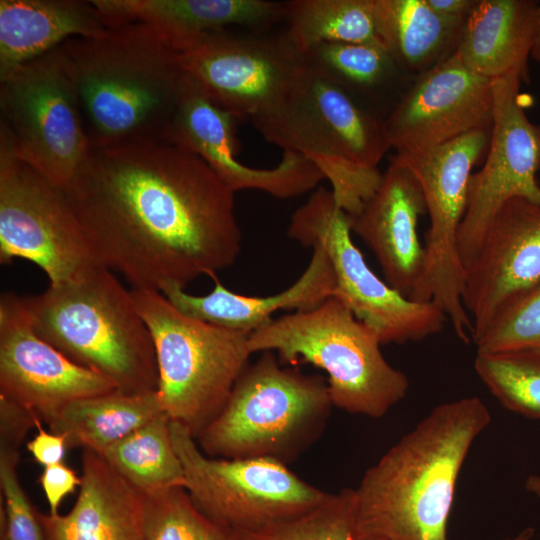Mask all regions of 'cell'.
Returning <instances> with one entry per match:
<instances>
[{
  "label": "cell",
  "mask_w": 540,
  "mask_h": 540,
  "mask_svg": "<svg viewBox=\"0 0 540 540\" xmlns=\"http://www.w3.org/2000/svg\"><path fill=\"white\" fill-rule=\"evenodd\" d=\"M64 193L98 262L132 289H185L241 250L234 192L165 141L92 147Z\"/></svg>",
  "instance_id": "6da1fadb"
},
{
  "label": "cell",
  "mask_w": 540,
  "mask_h": 540,
  "mask_svg": "<svg viewBox=\"0 0 540 540\" xmlns=\"http://www.w3.org/2000/svg\"><path fill=\"white\" fill-rule=\"evenodd\" d=\"M490 421L476 396L434 407L353 489L358 540H448L459 473Z\"/></svg>",
  "instance_id": "7a4b0ae2"
},
{
  "label": "cell",
  "mask_w": 540,
  "mask_h": 540,
  "mask_svg": "<svg viewBox=\"0 0 540 540\" xmlns=\"http://www.w3.org/2000/svg\"><path fill=\"white\" fill-rule=\"evenodd\" d=\"M60 46L92 147L165 140L186 75L162 33L132 22Z\"/></svg>",
  "instance_id": "3957f363"
},
{
  "label": "cell",
  "mask_w": 540,
  "mask_h": 540,
  "mask_svg": "<svg viewBox=\"0 0 540 540\" xmlns=\"http://www.w3.org/2000/svg\"><path fill=\"white\" fill-rule=\"evenodd\" d=\"M36 333L73 362L128 393L158 389L150 331L132 297L98 265L79 277L22 297Z\"/></svg>",
  "instance_id": "277c9868"
},
{
  "label": "cell",
  "mask_w": 540,
  "mask_h": 540,
  "mask_svg": "<svg viewBox=\"0 0 540 540\" xmlns=\"http://www.w3.org/2000/svg\"><path fill=\"white\" fill-rule=\"evenodd\" d=\"M250 120L266 142L311 161L348 215L378 188L390 149L383 119L307 64L288 96Z\"/></svg>",
  "instance_id": "5b68a950"
},
{
  "label": "cell",
  "mask_w": 540,
  "mask_h": 540,
  "mask_svg": "<svg viewBox=\"0 0 540 540\" xmlns=\"http://www.w3.org/2000/svg\"><path fill=\"white\" fill-rule=\"evenodd\" d=\"M333 407L327 380L264 351L238 377L220 413L195 438L214 458L288 464L323 433Z\"/></svg>",
  "instance_id": "8992f818"
},
{
  "label": "cell",
  "mask_w": 540,
  "mask_h": 540,
  "mask_svg": "<svg viewBox=\"0 0 540 540\" xmlns=\"http://www.w3.org/2000/svg\"><path fill=\"white\" fill-rule=\"evenodd\" d=\"M251 353L272 351L280 362L312 364L327 375L333 406L372 418L384 416L409 390V379L390 365L376 332L338 298L314 309L273 318L250 333Z\"/></svg>",
  "instance_id": "52a82bcc"
},
{
  "label": "cell",
  "mask_w": 540,
  "mask_h": 540,
  "mask_svg": "<svg viewBox=\"0 0 540 540\" xmlns=\"http://www.w3.org/2000/svg\"><path fill=\"white\" fill-rule=\"evenodd\" d=\"M155 348L164 413L196 438L249 364V334L187 316L160 292L131 290Z\"/></svg>",
  "instance_id": "ba28073f"
},
{
  "label": "cell",
  "mask_w": 540,
  "mask_h": 540,
  "mask_svg": "<svg viewBox=\"0 0 540 540\" xmlns=\"http://www.w3.org/2000/svg\"><path fill=\"white\" fill-rule=\"evenodd\" d=\"M0 111L16 158L64 191L92 146L61 46L0 79Z\"/></svg>",
  "instance_id": "9c48e42d"
},
{
  "label": "cell",
  "mask_w": 540,
  "mask_h": 540,
  "mask_svg": "<svg viewBox=\"0 0 540 540\" xmlns=\"http://www.w3.org/2000/svg\"><path fill=\"white\" fill-rule=\"evenodd\" d=\"M171 432L191 500L208 519L230 533L258 531L299 518L331 495L279 461L210 457L183 425L171 421Z\"/></svg>",
  "instance_id": "30bf717a"
},
{
  "label": "cell",
  "mask_w": 540,
  "mask_h": 540,
  "mask_svg": "<svg viewBox=\"0 0 540 540\" xmlns=\"http://www.w3.org/2000/svg\"><path fill=\"white\" fill-rule=\"evenodd\" d=\"M490 132L474 131L415 155L395 154L416 176L429 216L424 272L409 299L438 306L465 343L472 341L473 327L463 304L465 269L458 233L473 168L487 151Z\"/></svg>",
  "instance_id": "8fae6325"
},
{
  "label": "cell",
  "mask_w": 540,
  "mask_h": 540,
  "mask_svg": "<svg viewBox=\"0 0 540 540\" xmlns=\"http://www.w3.org/2000/svg\"><path fill=\"white\" fill-rule=\"evenodd\" d=\"M287 233L303 246L324 249L336 277L334 297L374 330L381 344L418 342L442 331L447 318L438 306L403 296L370 269L331 190L316 188L293 212Z\"/></svg>",
  "instance_id": "7c38bea8"
},
{
  "label": "cell",
  "mask_w": 540,
  "mask_h": 540,
  "mask_svg": "<svg viewBox=\"0 0 540 540\" xmlns=\"http://www.w3.org/2000/svg\"><path fill=\"white\" fill-rule=\"evenodd\" d=\"M14 258L38 265L50 285L101 265L64 191L16 158L0 131V262Z\"/></svg>",
  "instance_id": "4fadbf2b"
},
{
  "label": "cell",
  "mask_w": 540,
  "mask_h": 540,
  "mask_svg": "<svg viewBox=\"0 0 540 540\" xmlns=\"http://www.w3.org/2000/svg\"><path fill=\"white\" fill-rule=\"evenodd\" d=\"M185 74L215 105L236 119L253 118L280 103L306 69L285 32H208L179 52Z\"/></svg>",
  "instance_id": "5bb4252c"
},
{
  "label": "cell",
  "mask_w": 540,
  "mask_h": 540,
  "mask_svg": "<svg viewBox=\"0 0 540 540\" xmlns=\"http://www.w3.org/2000/svg\"><path fill=\"white\" fill-rule=\"evenodd\" d=\"M522 83L515 75L492 80L494 111L486 158L471 176L458 233L464 269L473 261L491 222L506 202L519 197L540 205V123L532 122L524 110Z\"/></svg>",
  "instance_id": "9a60e30c"
},
{
  "label": "cell",
  "mask_w": 540,
  "mask_h": 540,
  "mask_svg": "<svg viewBox=\"0 0 540 540\" xmlns=\"http://www.w3.org/2000/svg\"><path fill=\"white\" fill-rule=\"evenodd\" d=\"M492 80L456 53L419 75L383 119L390 149L415 155L479 130H491Z\"/></svg>",
  "instance_id": "2e32d148"
},
{
  "label": "cell",
  "mask_w": 540,
  "mask_h": 540,
  "mask_svg": "<svg viewBox=\"0 0 540 540\" xmlns=\"http://www.w3.org/2000/svg\"><path fill=\"white\" fill-rule=\"evenodd\" d=\"M117 389L70 360L33 328L22 297L0 299V396L49 426L70 403Z\"/></svg>",
  "instance_id": "e0dca14e"
},
{
  "label": "cell",
  "mask_w": 540,
  "mask_h": 540,
  "mask_svg": "<svg viewBox=\"0 0 540 540\" xmlns=\"http://www.w3.org/2000/svg\"><path fill=\"white\" fill-rule=\"evenodd\" d=\"M236 120L211 102L186 75L164 141L200 157L234 193L251 189L276 198H294L315 189L325 179L311 161L292 151H283L281 161L273 168L241 163L235 154Z\"/></svg>",
  "instance_id": "ac0fdd59"
},
{
  "label": "cell",
  "mask_w": 540,
  "mask_h": 540,
  "mask_svg": "<svg viewBox=\"0 0 540 540\" xmlns=\"http://www.w3.org/2000/svg\"><path fill=\"white\" fill-rule=\"evenodd\" d=\"M540 279V205L524 198L506 202L465 269L463 304L474 343L500 309Z\"/></svg>",
  "instance_id": "d6986e66"
},
{
  "label": "cell",
  "mask_w": 540,
  "mask_h": 540,
  "mask_svg": "<svg viewBox=\"0 0 540 540\" xmlns=\"http://www.w3.org/2000/svg\"><path fill=\"white\" fill-rule=\"evenodd\" d=\"M427 214L421 186L395 155L376 191L361 210L348 215L351 231L373 252L385 282L410 298L425 267L418 222Z\"/></svg>",
  "instance_id": "ffe728a7"
},
{
  "label": "cell",
  "mask_w": 540,
  "mask_h": 540,
  "mask_svg": "<svg viewBox=\"0 0 540 540\" xmlns=\"http://www.w3.org/2000/svg\"><path fill=\"white\" fill-rule=\"evenodd\" d=\"M109 27L143 23L179 53L208 32L242 26L256 31L283 21L285 1L92 0Z\"/></svg>",
  "instance_id": "44dd1931"
},
{
  "label": "cell",
  "mask_w": 540,
  "mask_h": 540,
  "mask_svg": "<svg viewBox=\"0 0 540 540\" xmlns=\"http://www.w3.org/2000/svg\"><path fill=\"white\" fill-rule=\"evenodd\" d=\"M145 496L98 453L83 449L79 493L64 515L38 511L46 540H143Z\"/></svg>",
  "instance_id": "7402d4cb"
},
{
  "label": "cell",
  "mask_w": 540,
  "mask_h": 540,
  "mask_svg": "<svg viewBox=\"0 0 540 540\" xmlns=\"http://www.w3.org/2000/svg\"><path fill=\"white\" fill-rule=\"evenodd\" d=\"M311 260L302 275L286 290L267 297H249L225 288L216 278L205 296L187 293L181 287L161 292L179 311L203 322L250 334L271 321L278 310L293 312L316 308L335 295L336 277L324 249L314 244Z\"/></svg>",
  "instance_id": "603a6c76"
},
{
  "label": "cell",
  "mask_w": 540,
  "mask_h": 540,
  "mask_svg": "<svg viewBox=\"0 0 540 540\" xmlns=\"http://www.w3.org/2000/svg\"><path fill=\"white\" fill-rule=\"evenodd\" d=\"M108 28L92 1L1 0L0 79L70 38Z\"/></svg>",
  "instance_id": "cb8c5ba5"
},
{
  "label": "cell",
  "mask_w": 540,
  "mask_h": 540,
  "mask_svg": "<svg viewBox=\"0 0 540 540\" xmlns=\"http://www.w3.org/2000/svg\"><path fill=\"white\" fill-rule=\"evenodd\" d=\"M537 5L533 0H477L455 53L486 78L515 75L527 82Z\"/></svg>",
  "instance_id": "d4e9b609"
},
{
  "label": "cell",
  "mask_w": 540,
  "mask_h": 540,
  "mask_svg": "<svg viewBox=\"0 0 540 540\" xmlns=\"http://www.w3.org/2000/svg\"><path fill=\"white\" fill-rule=\"evenodd\" d=\"M377 36L399 69L417 76L455 53L464 24L437 14L426 0H373Z\"/></svg>",
  "instance_id": "484cf974"
},
{
  "label": "cell",
  "mask_w": 540,
  "mask_h": 540,
  "mask_svg": "<svg viewBox=\"0 0 540 540\" xmlns=\"http://www.w3.org/2000/svg\"><path fill=\"white\" fill-rule=\"evenodd\" d=\"M162 413L157 391L128 393L115 389L70 403L48 428L64 435L68 448L101 455Z\"/></svg>",
  "instance_id": "4316f807"
},
{
  "label": "cell",
  "mask_w": 540,
  "mask_h": 540,
  "mask_svg": "<svg viewBox=\"0 0 540 540\" xmlns=\"http://www.w3.org/2000/svg\"><path fill=\"white\" fill-rule=\"evenodd\" d=\"M101 456L144 495L185 487V475L175 450L171 419L162 413L107 448Z\"/></svg>",
  "instance_id": "83f0119b"
},
{
  "label": "cell",
  "mask_w": 540,
  "mask_h": 540,
  "mask_svg": "<svg viewBox=\"0 0 540 540\" xmlns=\"http://www.w3.org/2000/svg\"><path fill=\"white\" fill-rule=\"evenodd\" d=\"M288 39L304 53L324 42L380 43L373 0L285 1Z\"/></svg>",
  "instance_id": "f1b7e54d"
},
{
  "label": "cell",
  "mask_w": 540,
  "mask_h": 540,
  "mask_svg": "<svg viewBox=\"0 0 540 540\" xmlns=\"http://www.w3.org/2000/svg\"><path fill=\"white\" fill-rule=\"evenodd\" d=\"M303 55L309 67L364 107V100L377 98L399 69L380 43L324 42L310 47Z\"/></svg>",
  "instance_id": "f546056e"
},
{
  "label": "cell",
  "mask_w": 540,
  "mask_h": 540,
  "mask_svg": "<svg viewBox=\"0 0 540 540\" xmlns=\"http://www.w3.org/2000/svg\"><path fill=\"white\" fill-rule=\"evenodd\" d=\"M474 369L504 408L540 420V348L477 352Z\"/></svg>",
  "instance_id": "4dcf8cb0"
},
{
  "label": "cell",
  "mask_w": 540,
  "mask_h": 540,
  "mask_svg": "<svg viewBox=\"0 0 540 540\" xmlns=\"http://www.w3.org/2000/svg\"><path fill=\"white\" fill-rule=\"evenodd\" d=\"M144 496L143 540H235L198 510L184 487Z\"/></svg>",
  "instance_id": "1f68e13d"
},
{
  "label": "cell",
  "mask_w": 540,
  "mask_h": 540,
  "mask_svg": "<svg viewBox=\"0 0 540 540\" xmlns=\"http://www.w3.org/2000/svg\"><path fill=\"white\" fill-rule=\"evenodd\" d=\"M232 534L235 540H358L353 489L331 494L321 506L299 518L258 531Z\"/></svg>",
  "instance_id": "d6a6232c"
},
{
  "label": "cell",
  "mask_w": 540,
  "mask_h": 540,
  "mask_svg": "<svg viewBox=\"0 0 540 540\" xmlns=\"http://www.w3.org/2000/svg\"><path fill=\"white\" fill-rule=\"evenodd\" d=\"M474 344L480 353L540 348V279L509 300Z\"/></svg>",
  "instance_id": "836d02e7"
},
{
  "label": "cell",
  "mask_w": 540,
  "mask_h": 540,
  "mask_svg": "<svg viewBox=\"0 0 540 540\" xmlns=\"http://www.w3.org/2000/svg\"><path fill=\"white\" fill-rule=\"evenodd\" d=\"M20 447L0 441L1 540H46L38 510L18 477Z\"/></svg>",
  "instance_id": "e575fe53"
},
{
  "label": "cell",
  "mask_w": 540,
  "mask_h": 540,
  "mask_svg": "<svg viewBox=\"0 0 540 540\" xmlns=\"http://www.w3.org/2000/svg\"><path fill=\"white\" fill-rule=\"evenodd\" d=\"M38 481L46 497L49 514L57 515L63 499L80 487L81 476L62 462L43 467Z\"/></svg>",
  "instance_id": "d590c367"
},
{
  "label": "cell",
  "mask_w": 540,
  "mask_h": 540,
  "mask_svg": "<svg viewBox=\"0 0 540 540\" xmlns=\"http://www.w3.org/2000/svg\"><path fill=\"white\" fill-rule=\"evenodd\" d=\"M36 428L37 434L26 443L33 459L43 467L62 463L68 449L66 437L50 430L46 431L40 420Z\"/></svg>",
  "instance_id": "8d00e7d4"
},
{
  "label": "cell",
  "mask_w": 540,
  "mask_h": 540,
  "mask_svg": "<svg viewBox=\"0 0 540 540\" xmlns=\"http://www.w3.org/2000/svg\"><path fill=\"white\" fill-rule=\"evenodd\" d=\"M428 5L443 18L464 24L477 0H426Z\"/></svg>",
  "instance_id": "74e56055"
},
{
  "label": "cell",
  "mask_w": 540,
  "mask_h": 540,
  "mask_svg": "<svg viewBox=\"0 0 540 540\" xmlns=\"http://www.w3.org/2000/svg\"><path fill=\"white\" fill-rule=\"evenodd\" d=\"M530 58L540 63V3L537 5Z\"/></svg>",
  "instance_id": "f35d334b"
},
{
  "label": "cell",
  "mask_w": 540,
  "mask_h": 540,
  "mask_svg": "<svg viewBox=\"0 0 540 540\" xmlns=\"http://www.w3.org/2000/svg\"><path fill=\"white\" fill-rule=\"evenodd\" d=\"M525 489L540 499V476L530 475L525 481Z\"/></svg>",
  "instance_id": "ab89813d"
},
{
  "label": "cell",
  "mask_w": 540,
  "mask_h": 540,
  "mask_svg": "<svg viewBox=\"0 0 540 540\" xmlns=\"http://www.w3.org/2000/svg\"><path fill=\"white\" fill-rule=\"evenodd\" d=\"M534 534V529L529 527L524 529L521 533L513 538H506L504 540H530Z\"/></svg>",
  "instance_id": "60d3db41"
},
{
  "label": "cell",
  "mask_w": 540,
  "mask_h": 540,
  "mask_svg": "<svg viewBox=\"0 0 540 540\" xmlns=\"http://www.w3.org/2000/svg\"><path fill=\"white\" fill-rule=\"evenodd\" d=\"M531 540V539H530Z\"/></svg>",
  "instance_id": "b9f144b4"
}]
</instances>
